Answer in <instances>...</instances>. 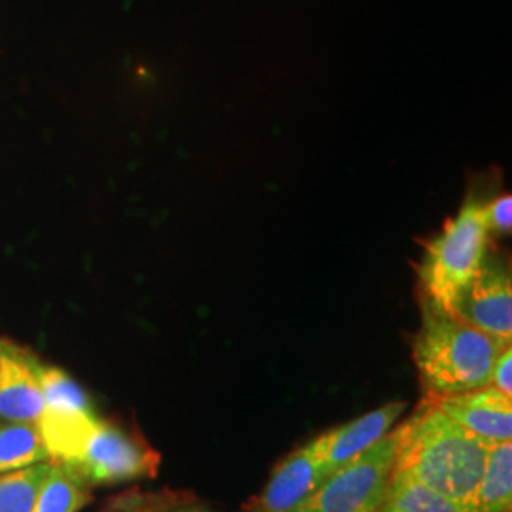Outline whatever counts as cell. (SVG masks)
<instances>
[{"label": "cell", "mask_w": 512, "mask_h": 512, "mask_svg": "<svg viewBox=\"0 0 512 512\" xmlns=\"http://www.w3.org/2000/svg\"><path fill=\"white\" fill-rule=\"evenodd\" d=\"M490 446L431 401L399 427L393 475L471 509Z\"/></svg>", "instance_id": "cell-1"}, {"label": "cell", "mask_w": 512, "mask_h": 512, "mask_svg": "<svg viewBox=\"0 0 512 512\" xmlns=\"http://www.w3.org/2000/svg\"><path fill=\"white\" fill-rule=\"evenodd\" d=\"M511 342H501L456 315L423 300L414 338V363L429 399L488 387L495 359Z\"/></svg>", "instance_id": "cell-2"}, {"label": "cell", "mask_w": 512, "mask_h": 512, "mask_svg": "<svg viewBox=\"0 0 512 512\" xmlns=\"http://www.w3.org/2000/svg\"><path fill=\"white\" fill-rule=\"evenodd\" d=\"M486 203L467 200L454 219L427 245L421 260L423 300L452 313L459 294L471 283L490 251L492 232L486 220Z\"/></svg>", "instance_id": "cell-3"}, {"label": "cell", "mask_w": 512, "mask_h": 512, "mask_svg": "<svg viewBox=\"0 0 512 512\" xmlns=\"http://www.w3.org/2000/svg\"><path fill=\"white\" fill-rule=\"evenodd\" d=\"M399 429L370 446L359 458L340 467L294 512H374L389 488Z\"/></svg>", "instance_id": "cell-4"}, {"label": "cell", "mask_w": 512, "mask_h": 512, "mask_svg": "<svg viewBox=\"0 0 512 512\" xmlns=\"http://www.w3.org/2000/svg\"><path fill=\"white\" fill-rule=\"evenodd\" d=\"M40 382L44 404L38 431L50 461L67 465L76 458L99 418L86 391L65 370L44 363Z\"/></svg>", "instance_id": "cell-5"}, {"label": "cell", "mask_w": 512, "mask_h": 512, "mask_svg": "<svg viewBox=\"0 0 512 512\" xmlns=\"http://www.w3.org/2000/svg\"><path fill=\"white\" fill-rule=\"evenodd\" d=\"M160 463V454L145 440L129 435L114 423L99 420L76 458L65 467L93 488L156 478Z\"/></svg>", "instance_id": "cell-6"}, {"label": "cell", "mask_w": 512, "mask_h": 512, "mask_svg": "<svg viewBox=\"0 0 512 512\" xmlns=\"http://www.w3.org/2000/svg\"><path fill=\"white\" fill-rule=\"evenodd\" d=\"M452 315L501 342H511L512 283L509 266L488 255L471 283L459 294Z\"/></svg>", "instance_id": "cell-7"}, {"label": "cell", "mask_w": 512, "mask_h": 512, "mask_svg": "<svg viewBox=\"0 0 512 512\" xmlns=\"http://www.w3.org/2000/svg\"><path fill=\"white\" fill-rule=\"evenodd\" d=\"M325 433L283 459L262 494L249 503V512H294L327 478Z\"/></svg>", "instance_id": "cell-8"}, {"label": "cell", "mask_w": 512, "mask_h": 512, "mask_svg": "<svg viewBox=\"0 0 512 512\" xmlns=\"http://www.w3.org/2000/svg\"><path fill=\"white\" fill-rule=\"evenodd\" d=\"M42 365L31 349L0 336V420L37 423L44 404Z\"/></svg>", "instance_id": "cell-9"}, {"label": "cell", "mask_w": 512, "mask_h": 512, "mask_svg": "<svg viewBox=\"0 0 512 512\" xmlns=\"http://www.w3.org/2000/svg\"><path fill=\"white\" fill-rule=\"evenodd\" d=\"M429 401L486 446L512 440V399L492 387Z\"/></svg>", "instance_id": "cell-10"}, {"label": "cell", "mask_w": 512, "mask_h": 512, "mask_svg": "<svg viewBox=\"0 0 512 512\" xmlns=\"http://www.w3.org/2000/svg\"><path fill=\"white\" fill-rule=\"evenodd\" d=\"M406 403H387L346 425L334 427L325 433V473L327 476L359 458L370 446L393 429L401 418Z\"/></svg>", "instance_id": "cell-11"}, {"label": "cell", "mask_w": 512, "mask_h": 512, "mask_svg": "<svg viewBox=\"0 0 512 512\" xmlns=\"http://www.w3.org/2000/svg\"><path fill=\"white\" fill-rule=\"evenodd\" d=\"M512 444H494L488 450L484 471L476 486L471 511L511 512Z\"/></svg>", "instance_id": "cell-12"}, {"label": "cell", "mask_w": 512, "mask_h": 512, "mask_svg": "<svg viewBox=\"0 0 512 512\" xmlns=\"http://www.w3.org/2000/svg\"><path fill=\"white\" fill-rule=\"evenodd\" d=\"M92 499V486L69 467L50 461L31 512H80Z\"/></svg>", "instance_id": "cell-13"}, {"label": "cell", "mask_w": 512, "mask_h": 512, "mask_svg": "<svg viewBox=\"0 0 512 512\" xmlns=\"http://www.w3.org/2000/svg\"><path fill=\"white\" fill-rule=\"evenodd\" d=\"M48 461L37 423L0 420V475Z\"/></svg>", "instance_id": "cell-14"}, {"label": "cell", "mask_w": 512, "mask_h": 512, "mask_svg": "<svg viewBox=\"0 0 512 512\" xmlns=\"http://www.w3.org/2000/svg\"><path fill=\"white\" fill-rule=\"evenodd\" d=\"M374 512H473L444 495L435 494L416 482L391 476L384 501Z\"/></svg>", "instance_id": "cell-15"}, {"label": "cell", "mask_w": 512, "mask_h": 512, "mask_svg": "<svg viewBox=\"0 0 512 512\" xmlns=\"http://www.w3.org/2000/svg\"><path fill=\"white\" fill-rule=\"evenodd\" d=\"M48 469L50 461L0 475V512H31Z\"/></svg>", "instance_id": "cell-16"}, {"label": "cell", "mask_w": 512, "mask_h": 512, "mask_svg": "<svg viewBox=\"0 0 512 512\" xmlns=\"http://www.w3.org/2000/svg\"><path fill=\"white\" fill-rule=\"evenodd\" d=\"M192 495H194L192 492L171 490V488L150 490V492L133 488L124 494L114 495L99 512H162L167 507L181 503Z\"/></svg>", "instance_id": "cell-17"}, {"label": "cell", "mask_w": 512, "mask_h": 512, "mask_svg": "<svg viewBox=\"0 0 512 512\" xmlns=\"http://www.w3.org/2000/svg\"><path fill=\"white\" fill-rule=\"evenodd\" d=\"M488 228L494 234H509L512 226V198L511 194H503L494 202L484 205Z\"/></svg>", "instance_id": "cell-18"}, {"label": "cell", "mask_w": 512, "mask_h": 512, "mask_svg": "<svg viewBox=\"0 0 512 512\" xmlns=\"http://www.w3.org/2000/svg\"><path fill=\"white\" fill-rule=\"evenodd\" d=\"M495 391L503 393L505 397L512 399V348L501 349V353L495 359L494 368H492V376H490V384Z\"/></svg>", "instance_id": "cell-19"}, {"label": "cell", "mask_w": 512, "mask_h": 512, "mask_svg": "<svg viewBox=\"0 0 512 512\" xmlns=\"http://www.w3.org/2000/svg\"><path fill=\"white\" fill-rule=\"evenodd\" d=\"M162 512H217L215 509H211L209 505H205L202 503L196 495H192V497H188V499H184L181 503H175V505H171V507H167L165 511Z\"/></svg>", "instance_id": "cell-20"}]
</instances>
